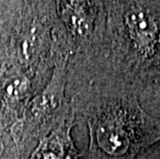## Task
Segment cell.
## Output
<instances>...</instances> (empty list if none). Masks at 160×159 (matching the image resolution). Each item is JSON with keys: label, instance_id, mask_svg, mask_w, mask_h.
<instances>
[{"label": "cell", "instance_id": "cell-1", "mask_svg": "<svg viewBox=\"0 0 160 159\" xmlns=\"http://www.w3.org/2000/svg\"><path fill=\"white\" fill-rule=\"evenodd\" d=\"M104 7L102 39L87 61L69 70V84L108 77L160 106V1H104Z\"/></svg>", "mask_w": 160, "mask_h": 159}, {"label": "cell", "instance_id": "cell-5", "mask_svg": "<svg viewBox=\"0 0 160 159\" xmlns=\"http://www.w3.org/2000/svg\"><path fill=\"white\" fill-rule=\"evenodd\" d=\"M56 12L74 55L99 45L105 30L104 1H56Z\"/></svg>", "mask_w": 160, "mask_h": 159}, {"label": "cell", "instance_id": "cell-4", "mask_svg": "<svg viewBox=\"0 0 160 159\" xmlns=\"http://www.w3.org/2000/svg\"><path fill=\"white\" fill-rule=\"evenodd\" d=\"M68 59L57 62L42 91L31 100L24 117L11 135L22 159H27L32 145L47 137L72 113L65 94Z\"/></svg>", "mask_w": 160, "mask_h": 159}, {"label": "cell", "instance_id": "cell-7", "mask_svg": "<svg viewBox=\"0 0 160 159\" xmlns=\"http://www.w3.org/2000/svg\"><path fill=\"white\" fill-rule=\"evenodd\" d=\"M22 1H0V62L6 58L9 38Z\"/></svg>", "mask_w": 160, "mask_h": 159}, {"label": "cell", "instance_id": "cell-2", "mask_svg": "<svg viewBox=\"0 0 160 159\" xmlns=\"http://www.w3.org/2000/svg\"><path fill=\"white\" fill-rule=\"evenodd\" d=\"M70 91L76 122L85 121L89 130L85 159H137L160 142V117L147 113L122 84L97 77Z\"/></svg>", "mask_w": 160, "mask_h": 159}, {"label": "cell", "instance_id": "cell-3", "mask_svg": "<svg viewBox=\"0 0 160 159\" xmlns=\"http://www.w3.org/2000/svg\"><path fill=\"white\" fill-rule=\"evenodd\" d=\"M73 55L57 16L56 1H22L6 59L46 85L56 63Z\"/></svg>", "mask_w": 160, "mask_h": 159}, {"label": "cell", "instance_id": "cell-6", "mask_svg": "<svg viewBox=\"0 0 160 159\" xmlns=\"http://www.w3.org/2000/svg\"><path fill=\"white\" fill-rule=\"evenodd\" d=\"M77 124L73 112L54 130L42 138L27 159H81L74 146L71 129Z\"/></svg>", "mask_w": 160, "mask_h": 159}]
</instances>
